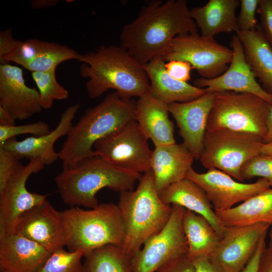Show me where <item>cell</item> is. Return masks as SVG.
<instances>
[{"label":"cell","mask_w":272,"mask_h":272,"mask_svg":"<svg viewBox=\"0 0 272 272\" xmlns=\"http://www.w3.org/2000/svg\"><path fill=\"white\" fill-rule=\"evenodd\" d=\"M196 33L198 28L185 0H155L123 27L119 37L120 45L145 64L166 55L176 36Z\"/></svg>","instance_id":"cell-1"},{"label":"cell","mask_w":272,"mask_h":272,"mask_svg":"<svg viewBox=\"0 0 272 272\" xmlns=\"http://www.w3.org/2000/svg\"><path fill=\"white\" fill-rule=\"evenodd\" d=\"M80 75L88 80L89 97L95 99L110 89L131 100L149 92L150 81L144 65L124 47L102 45L95 51L80 53Z\"/></svg>","instance_id":"cell-2"},{"label":"cell","mask_w":272,"mask_h":272,"mask_svg":"<svg viewBox=\"0 0 272 272\" xmlns=\"http://www.w3.org/2000/svg\"><path fill=\"white\" fill-rule=\"evenodd\" d=\"M142 176L94 155L62 168L54 180L65 203L72 207L92 209L99 205L96 194L101 189L108 188L120 192L132 190Z\"/></svg>","instance_id":"cell-3"},{"label":"cell","mask_w":272,"mask_h":272,"mask_svg":"<svg viewBox=\"0 0 272 272\" xmlns=\"http://www.w3.org/2000/svg\"><path fill=\"white\" fill-rule=\"evenodd\" d=\"M135 102L121 98L115 91L88 108L73 125L58 152L63 168L94 156L95 143L135 120Z\"/></svg>","instance_id":"cell-4"},{"label":"cell","mask_w":272,"mask_h":272,"mask_svg":"<svg viewBox=\"0 0 272 272\" xmlns=\"http://www.w3.org/2000/svg\"><path fill=\"white\" fill-rule=\"evenodd\" d=\"M117 205L125 229L121 248L132 257L165 227L172 212V205L161 199L151 170L142 176L135 190L120 192Z\"/></svg>","instance_id":"cell-5"},{"label":"cell","mask_w":272,"mask_h":272,"mask_svg":"<svg viewBox=\"0 0 272 272\" xmlns=\"http://www.w3.org/2000/svg\"><path fill=\"white\" fill-rule=\"evenodd\" d=\"M60 214L71 251L82 250L85 255L107 245L122 247L125 229L117 205L101 203L89 210L74 207Z\"/></svg>","instance_id":"cell-6"},{"label":"cell","mask_w":272,"mask_h":272,"mask_svg":"<svg viewBox=\"0 0 272 272\" xmlns=\"http://www.w3.org/2000/svg\"><path fill=\"white\" fill-rule=\"evenodd\" d=\"M271 104L255 95L223 91L215 93L207 131L228 129L254 134L262 140Z\"/></svg>","instance_id":"cell-7"},{"label":"cell","mask_w":272,"mask_h":272,"mask_svg":"<svg viewBox=\"0 0 272 272\" xmlns=\"http://www.w3.org/2000/svg\"><path fill=\"white\" fill-rule=\"evenodd\" d=\"M263 144L262 139L247 132L228 129L207 131L199 160L205 168L218 169L243 182L242 167L261 154Z\"/></svg>","instance_id":"cell-8"},{"label":"cell","mask_w":272,"mask_h":272,"mask_svg":"<svg viewBox=\"0 0 272 272\" xmlns=\"http://www.w3.org/2000/svg\"><path fill=\"white\" fill-rule=\"evenodd\" d=\"M80 53L67 46L29 39H15L11 29L0 31V62H15L32 72L56 70L64 61L79 60Z\"/></svg>","instance_id":"cell-9"},{"label":"cell","mask_w":272,"mask_h":272,"mask_svg":"<svg viewBox=\"0 0 272 272\" xmlns=\"http://www.w3.org/2000/svg\"><path fill=\"white\" fill-rule=\"evenodd\" d=\"M148 140L133 120L98 141L93 150L95 155L118 167L145 173L151 170L152 151Z\"/></svg>","instance_id":"cell-10"},{"label":"cell","mask_w":272,"mask_h":272,"mask_svg":"<svg viewBox=\"0 0 272 272\" xmlns=\"http://www.w3.org/2000/svg\"><path fill=\"white\" fill-rule=\"evenodd\" d=\"M184 208L172 205L170 218L165 227L149 238L132 257V272H156L165 263L188 251L182 226Z\"/></svg>","instance_id":"cell-11"},{"label":"cell","mask_w":272,"mask_h":272,"mask_svg":"<svg viewBox=\"0 0 272 272\" xmlns=\"http://www.w3.org/2000/svg\"><path fill=\"white\" fill-rule=\"evenodd\" d=\"M233 57L231 49L217 42L214 37L189 33L175 37L168 53L163 58L185 61L205 79H213L224 73Z\"/></svg>","instance_id":"cell-12"},{"label":"cell","mask_w":272,"mask_h":272,"mask_svg":"<svg viewBox=\"0 0 272 272\" xmlns=\"http://www.w3.org/2000/svg\"><path fill=\"white\" fill-rule=\"evenodd\" d=\"M44 166L40 158L21 165L0 192V236L13 234L19 217L46 199L47 195L31 192L26 188L30 175L42 170Z\"/></svg>","instance_id":"cell-13"},{"label":"cell","mask_w":272,"mask_h":272,"mask_svg":"<svg viewBox=\"0 0 272 272\" xmlns=\"http://www.w3.org/2000/svg\"><path fill=\"white\" fill-rule=\"evenodd\" d=\"M185 178L196 183L205 192L215 212L229 209L271 187L263 178H259L253 183H245L215 168L200 173L191 167Z\"/></svg>","instance_id":"cell-14"},{"label":"cell","mask_w":272,"mask_h":272,"mask_svg":"<svg viewBox=\"0 0 272 272\" xmlns=\"http://www.w3.org/2000/svg\"><path fill=\"white\" fill-rule=\"evenodd\" d=\"M13 233L35 241L51 252L66 245V233L60 212L47 199L19 217Z\"/></svg>","instance_id":"cell-15"},{"label":"cell","mask_w":272,"mask_h":272,"mask_svg":"<svg viewBox=\"0 0 272 272\" xmlns=\"http://www.w3.org/2000/svg\"><path fill=\"white\" fill-rule=\"evenodd\" d=\"M270 226L258 223L226 227L217 248L209 258L226 272H241Z\"/></svg>","instance_id":"cell-16"},{"label":"cell","mask_w":272,"mask_h":272,"mask_svg":"<svg viewBox=\"0 0 272 272\" xmlns=\"http://www.w3.org/2000/svg\"><path fill=\"white\" fill-rule=\"evenodd\" d=\"M230 46L233 57L226 71L213 79H197L194 86L214 93L231 91L252 94L272 104V95L265 91L256 80L245 59L243 46L236 34L233 35Z\"/></svg>","instance_id":"cell-17"},{"label":"cell","mask_w":272,"mask_h":272,"mask_svg":"<svg viewBox=\"0 0 272 272\" xmlns=\"http://www.w3.org/2000/svg\"><path fill=\"white\" fill-rule=\"evenodd\" d=\"M214 96V92L208 91L190 101L168 104L169 113L179 128L183 144L197 160L199 159L203 150L208 120Z\"/></svg>","instance_id":"cell-18"},{"label":"cell","mask_w":272,"mask_h":272,"mask_svg":"<svg viewBox=\"0 0 272 272\" xmlns=\"http://www.w3.org/2000/svg\"><path fill=\"white\" fill-rule=\"evenodd\" d=\"M0 106L15 121L28 119L42 109L38 91L28 87L22 69L11 63L0 65Z\"/></svg>","instance_id":"cell-19"},{"label":"cell","mask_w":272,"mask_h":272,"mask_svg":"<svg viewBox=\"0 0 272 272\" xmlns=\"http://www.w3.org/2000/svg\"><path fill=\"white\" fill-rule=\"evenodd\" d=\"M80 108V103L69 106L61 114L55 129L46 134L31 136L20 141L16 138H13L0 147L13 154L20 160L40 158L44 165H51L59 159L58 152L54 149L55 143L60 138L67 135Z\"/></svg>","instance_id":"cell-20"},{"label":"cell","mask_w":272,"mask_h":272,"mask_svg":"<svg viewBox=\"0 0 272 272\" xmlns=\"http://www.w3.org/2000/svg\"><path fill=\"white\" fill-rule=\"evenodd\" d=\"M52 253L14 233L0 236L1 272H38Z\"/></svg>","instance_id":"cell-21"},{"label":"cell","mask_w":272,"mask_h":272,"mask_svg":"<svg viewBox=\"0 0 272 272\" xmlns=\"http://www.w3.org/2000/svg\"><path fill=\"white\" fill-rule=\"evenodd\" d=\"M194 159L183 143L155 147L151 158V170L159 193L184 179Z\"/></svg>","instance_id":"cell-22"},{"label":"cell","mask_w":272,"mask_h":272,"mask_svg":"<svg viewBox=\"0 0 272 272\" xmlns=\"http://www.w3.org/2000/svg\"><path fill=\"white\" fill-rule=\"evenodd\" d=\"M168 105L149 92L135 102V119L140 128L155 147L176 143L174 124L169 118Z\"/></svg>","instance_id":"cell-23"},{"label":"cell","mask_w":272,"mask_h":272,"mask_svg":"<svg viewBox=\"0 0 272 272\" xmlns=\"http://www.w3.org/2000/svg\"><path fill=\"white\" fill-rule=\"evenodd\" d=\"M165 62L163 57L159 56L143 64L150 81L148 92L153 97L168 105L190 101L208 92L206 88L173 78L166 71Z\"/></svg>","instance_id":"cell-24"},{"label":"cell","mask_w":272,"mask_h":272,"mask_svg":"<svg viewBox=\"0 0 272 272\" xmlns=\"http://www.w3.org/2000/svg\"><path fill=\"white\" fill-rule=\"evenodd\" d=\"M159 194L165 203L179 206L203 217L222 237L226 227L218 217L205 192L196 183L185 178L170 185Z\"/></svg>","instance_id":"cell-25"},{"label":"cell","mask_w":272,"mask_h":272,"mask_svg":"<svg viewBox=\"0 0 272 272\" xmlns=\"http://www.w3.org/2000/svg\"><path fill=\"white\" fill-rule=\"evenodd\" d=\"M238 0H210L204 6L190 10V15L200 30L201 35L214 37L221 33L238 30L236 10Z\"/></svg>","instance_id":"cell-26"},{"label":"cell","mask_w":272,"mask_h":272,"mask_svg":"<svg viewBox=\"0 0 272 272\" xmlns=\"http://www.w3.org/2000/svg\"><path fill=\"white\" fill-rule=\"evenodd\" d=\"M245 59L265 91L272 95V47L260 26L250 31H238Z\"/></svg>","instance_id":"cell-27"},{"label":"cell","mask_w":272,"mask_h":272,"mask_svg":"<svg viewBox=\"0 0 272 272\" xmlns=\"http://www.w3.org/2000/svg\"><path fill=\"white\" fill-rule=\"evenodd\" d=\"M216 213L225 227L246 226L258 223L272 225V187L239 205Z\"/></svg>","instance_id":"cell-28"},{"label":"cell","mask_w":272,"mask_h":272,"mask_svg":"<svg viewBox=\"0 0 272 272\" xmlns=\"http://www.w3.org/2000/svg\"><path fill=\"white\" fill-rule=\"evenodd\" d=\"M182 226L190 260L210 257L217 248L221 238L203 217L184 209Z\"/></svg>","instance_id":"cell-29"},{"label":"cell","mask_w":272,"mask_h":272,"mask_svg":"<svg viewBox=\"0 0 272 272\" xmlns=\"http://www.w3.org/2000/svg\"><path fill=\"white\" fill-rule=\"evenodd\" d=\"M84 256L83 272H132V256L116 245L109 244L96 248Z\"/></svg>","instance_id":"cell-30"},{"label":"cell","mask_w":272,"mask_h":272,"mask_svg":"<svg viewBox=\"0 0 272 272\" xmlns=\"http://www.w3.org/2000/svg\"><path fill=\"white\" fill-rule=\"evenodd\" d=\"M56 70L31 73L39 93L40 104L44 109L52 107L55 100H63L69 97L68 91L57 81Z\"/></svg>","instance_id":"cell-31"},{"label":"cell","mask_w":272,"mask_h":272,"mask_svg":"<svg viewBox=\"0 0 272 272\" xmlns=\"http://www.w3.org/2000/svg\"><path fill=\"white\" fill-rule=\"evenodd\" d=\"M82 250L67 251L59 248L51 253L38 272H83Z\"/></svg>","instance_id":"cell-32"},{"label":"cell","mask_w":272,"mask_h":272,"mask_svg":"<svg viewBox=\"0 0 272 272\" xmlns=\"http://www.w3.org/2000/svg\"><path fill=\"white\" fill-rule=\"evenodd\" d=\"M241 175L243 180L263 178L272 187V155L260 154L251 159L242 167Z\"/></svg>","instance_id":"cell-33"},{"label":"cell","mask_w":272,"mask_h":272,"mask_svg":"<svg viewBox=\"0 0 272 272\" xmlns=\"http://www.w3.org/2000/svg\"><path fill=\"white\" fill-rule=\"evenodd\" d=\"M50 131L48 124L42 121L20 125H0V145L19 135L30 134L38 137L46 134Z\"/></svg>","instance_id":"cell-34"},{"label":"cell","mask_w":272,"mask_h":272,"mask_svg":"<svg viewBox=\"0 0 272 272\" xmlns=\"http://www.w3.org/2000/svg\"><path fill=\"white\" fill-rule=\"evenodd\" d=\"M259 0H240V11L237 18L238 31H250L257 29L255 17Z\"/></svg>","instance_id":"cell-35"},{"label":"cell","mask_w":272,"mask_h":272,"mask_svg":"<svg viewBox=\"0 0 272 272\" xmlns=\"http://www.w3.org/2000/svg\"><path fill=\"white\" fill-rule=\"evenodd\" d=\"M22 163L15 155L0 147V192Z\"/></svg>","instance_id":"cell-36"},{"label":"cell","mask_w":272,"mask_h":272,"mask_svg":"<svg viewBox=\"0 0 272 272\" xmlns=\"http://www.w3.org/2000/svg\"><path fill=\"white\" fill-rule=\"evenodd\" d=\"M257 12L261 30L272 47V0H259Z\"/></svg>","instance_id":"cell-37"},{"label":"cell","mask_w":272,"mask_h":272,"mask_svg":"<svg viewBox=\"0 0 272 272\" xmlns=\"http://www.w3.org/2000/svg\"><path fill=\"white\" fill-rule=\"evenodd\" d=\"M165 66L168 74L178 81L187 82L190 79V72L193 68L188 62L172 60L167 61Z\"/></svg>","instance_id":"cell-38"},{"label":"cell","mask_w":272,"mask_h":272,"mask_svg":"<svg viewBox=\"0 0 272 272\" xmlns=\"http://www.w3.org/2000/svg\"><path fill=\"white\" fill-rule=\"evenodd\" d=\"M156 272H194V268L186 254L165 263Z\"/></svg>","instance_id":"cell-39"},{"label":"cell","mask_w":272,"mask_h":272,"mask_svg":"<svg viewBox=\"0 0 272 272\" xmlns=\"http://www.w3.org/2000/svg\"><path fill=\"white\" fill-rule=\"evenodd\" d=\"M266 234L262 236L254 254L241 272H258L260 258L266 248L265 244Z\"/></svg>","instance_id":"cell-40"},{"label":"cell","mask_w":272,"mask_h":272,"mask_svg":"<svg viewBox=\"0 0 272 272\" xmlns=\"http://www.w3.org/2000/svg\"><path fill=\"white\" fill-rule=\"evenodd\" d=\"M191 261L194 268V272H226L209 257Z\"/></svg>","instance_id":"cell-41"},{"label":"cell","mask_w":272,"mask_h":272,"mask_svg":"<svg viewBox=\"0 0 272 272\" xmlns=\"http://www.w3.org/2000/svg\"><path fill=\"white\" fill-rule=\"evenodd\" d=\"M258 272H272V253L267 248L261 255Z\"/></svg>","instance_id":"cell-42"},{"label":"cell","mask_w":272,"mask_h":272,"mask_svg":"<svg viewBox=\"0 0 272 272\" xmlns=\"http://www.w3.org/2000/svg\"><path fill=\"white\" fill-rule=\"evenodd\" d=\"M266 128V133L263 140V142L264 144H272V104L267 117Z\"/></svg>","instance_id":"cell-43"},{"label":"cell","mask_w":272,"mask_h":272,"mask_svg":"<svg viewBox=\"0 0 272 272\" xmlns=\"http://www.w3.org/2000/svg\"><path fill=\"white\" fill-rule=\"evenodd\" d=\"M15 124V120L9 113L0 106V125H12Z\"/></svg>","instance_id":"cell-44"},{"label":"cell","mask_w":272,"mask_h":272,"mask_svg":"<svg viewBox=\"0 0 272 272\" xmlns=\"http://www.w3.org/2000/svg\"><path fill=\"white\" fill-rule=\"evenodd\" d=\"M59 1L57 0H34L31 1L32 7L35 9L54 6Z\"/></svg>","instance_id":"cell-45"},{"label":"cell","mask_w":272,"mask_h":272,"mask_svg":"<svg viewBox=\"0 0 272 272\" xmlns=\"http://www.w3.org/2000/svg\"><path fill=\"white\" fill-rule=\"evenodd\" d=\"M261 154L272 155V144H263L261 149Z\"/></svg>","instance_id":"cell-46"},{"label":"cell","mask_w":272,"mask_h":272,"mask_svg":"<svg viewBox=\"0 0 272 272\" xmlns=\"http://www.w3.org/2000/svg\"><path fill=\"white\" fill-rule=\"evenodd\" d=\"M267 249L272 253V227L270 231L269 245Z\"/></svg>","instance_id":"cell-47"}]
</instances>
